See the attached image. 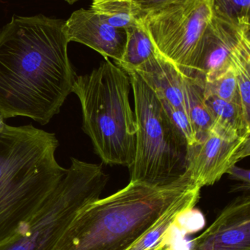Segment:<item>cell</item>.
<instances>
[{
	"mask_svg": "<svg viewBox=\"0 0 250 250\" xmlns=\"http://www.w3.org/2000/svg\"><path fill=\"white\" fill-rule=\"evenodd\" d=\"M66 21L13 16L0 31V114L46 125L60 112L76 76Z\"/></svg>",
	"mask_w": 250,
	"mask_h": 250,
	"instance_id": "1",
	"label": "cell"
},
{
	"mask_svg": "<svg viewBox=\"0 0 250 250\" xmlns=\"http://www.w3.org/2000/svg\"><path fill=\"white\" fill-rule=\"evenodd\" d=\"M195 187L187 172L163 186L130 181L81 210L52 250H128Z\"/></svg>",
	"mask_w": 250,
	"mask_h": 250,
	"instance_id": "2",
	"label": "cell"
},
{
	"mask_svg": "<svg viewBox=\"0 0 250 250\" xmlns=\"http://www.w3.org/2000/svg\"><path fill=\"white\" fill-rule=\"evenodd\" d=\"M55 134L32 125L0 132V242L33 214L67 173L56 160Z\"/></svg>",
	"mask_w": 250,
	"mask_h": 250,
	"instance_id": "3",
	"label": "cell"
},
{
	"mask_svg": "<svg viewBox=\"0 0 250 250\" xmlns=\"http://www.w3.org/2000/svg\"><path fill=\"white\" fill-rule=\"evenodd\" d=\"M127 73L109 59L89 74L76 77L72 92L80 102L82 129L103 163L130 167L136 125Z\"/></svg>",
	"mask_w": 250,
	"mask_h": 250,
	"instance_id": "4",
	"label": "cell"
},
{
	"mask_svg": "<svg viewBox=\"0 0 250 250\" xmlns=\"http://www.w3.org/2000/svg\"><path fill=\"white\" fill-rule=\"evenodd\" d=\"M126 73L133 90L136 125L135 158L129 168L130 181L157 186L177 182L187 169L186 140L142 78L135 71Z\"/></svg>",
	"mask_w": 250,
	"mask_h": 250,
	"instance_id": "5",
	"label": "cell"
},
{
	"mask_svg": "<svg viewBox=\"0 0 250 250\" xmlns=\"http://www.w3.org/2000/svg\"><path fill=\"white\" fill-rule=\"evenodd\" d=\"M109 180L101 165L72 158L55 190L0 242V250H52L78 213L101 198Z\"/></svg>",
	"mask_w": 250,
	"mask_h": 250,
	"instance_id": "6",
	"label": "cell"
},
{
	"mask_svg": "<svg viewBox=\"0 0 250 250\" xmlns=\"http://www.w3.org/2000/svg\"><path fill=\"white\" fill-rule=\"evenodd\" d=\"M213 16V0H182L147 13L143 24L157 52L183 76L196 78L203 38Z\"/></svg>",
	"mask_w": 250,
	"mask_h": 250,
	"instance_id": "7",
	"label": "cell"
},
{
	"mask_svg": "<svg viewBox=\"0 0 250 250\" xmlns=\"http://www.w3.org/2000/svg\"><path fill=\"white\" fill-rule=\"evenodd\" d=\"M250 154V137L213 124L195 146L189 148L186 172L199 188L211 186Z\"/></svg>",
	"mask_w": 250,
	"mask_h": 250,
	"instance_id": "8",
	"label": "cell"
},
{
	"mask_svg": "<svg viewBox=\"0 0 250 250\" xmlns=\"http://www.w3.org/2000/svg\"><path fill=\"white\" fill-rule=\"evenodd\" d=\"M250 56V25L231 21L214 13L203 38L196 78L215 79Z\"/></svg>",
	"mask_w": 250,
	"mask_h": 250,
	"instance_id": "9",
	"label": "cell"
},
{
	"mask_svg": "<svg viewBox=\"0 0 250 250\" xmlns=\"http://www.w3.org/2000/svg\"><path fill=\"white\" fill-rule=\"evenodd\" d=\"M189 250H250V197L229 204Z\"/></svg>",
	"mask_w": 250,
	"mask_h": 250,
	"instance_id": "10",
	"label": "cell"
},
{
	"mask_svg": "<svg viewBox=\"0 0 250 250\" xmlns=\"http://www.w3.org/2000/svg\"><path fill=\"white\" fill-rule=\"evenodd\" d=\"M69 42H77L90 47L115 64L121 60L126 42L124 31L109 24L91 9H79L66 21Z\"/></svg>",
	"mask_w": 250,
	"mask_h": 250,
	"instance_id": "11",
	"label": "cell"
},
{
	"mask_svg": "<svg viewBox=\"0 0 250 250\" xmlns=\"http://www.w3.org/2000/svg\"><path fill=\"white\" fill-rule=\"evenodd\" d=\"M132 71L136 72L142 78L160 101L187 114L183 95V74L158 53Z\"/></svg>",
	"mask_w": 250,
	"mask_h": 250,
	"instance_id": "12",
	"label": "cell"
},
{
	"mask_svg": "<svg viewBox=\"0 0 250 250\" xmlns=\"http://www.w3.org/2000/svg\"><path fill=\"white\" fill-rule=\"evenodd\" d=\"M201 188L195 187L173 204L128 250H149L165 242L178 220L193 209L200 198Z\"/></svg>",
	"mask_w": 250,
	"mask_h": 250,
	"instance_id": "13",
	"label": "cell"
},
{
	"mask_svg": "<svg viewBox=\"0 0 250 250\" xmlns=\"http://www.w3.org/2000/svg\"><path fill=\"white\" fill-rule=\"evenodd\" d=\"M91 9L123 31L139 24L146 15L137 0H93Z\"/></svg>",
	"mask_w": 250,
	"mask_h": 250,
	"instance_id": "14",
	"label": "cell"
},
{
	"mask_svg": "<svg viewBox=\"0 0 250 250\" xmlns=\"http://www.w3.org/2000/svg\"><path fill=\"white\" fill-rule=\"evenodd\" d=\"M183 81L186 111L199 142L213 125V120L204 96V82L198 78L183 75Z\"/></svg>",
	"mask_w": 250,
	"mask_h": 250,
	"instance_id": "15",
	"label": "cell"
},
{
	"mask_svg": "<svg viewBox=\"0 0 250 250\" xmlns=\"http://www.w3.org/2000/svg\"><path fill=\"white\" fill-rule=\"evenodd\" d=\"M126 42L121 60L117 63L125 72L132 71L157 54L155 47L148 36L143 20L139 24L124 31Z\"/></svg>",
	"mask_w": 250,
	"mask_h": 250,
	"instance_id": "16",
	"label": "cell"
},
{
	"mask_svg": "<svg viewBox=\"0 0 250 250\" xmlns=\"http://www.w3.org/2000/svg\"><path fill=\"white\" fill-rule=\"evenodd\" d=\"M213 124L219 125L239 136L250 137V120L240 104L227 102L214 95H204Z\"/></svg>",
	"mask_w": 250,
	"mask_h": 250,
	"instance_id": "17",
	"label": "cell"
},
{
	"mask_svg": "<svg viewBox=\"0 0 250 250\" xmlns=\"http://www.w3.org/2000/svg\"><path fill=\"white\" fill-rule=\"evenodd\" d=\"M204 95H214L227 102L241 104L234 68L228 69L215 79L204 82Z\"/></svg>",
	"mask_w": 250,
	"mask_h": 250,
	"instance_id": "18",
	"label": "cell"
},
{
	"mask_svg": "<svg viewBox=\"0 0 250 250\" xmlns=\"http://www.w3.org/2000/svg\"><path fill=\"white\" fill-rule=\"evenodd\" d=\"M214 13L231 21L250 25V0H213Z\"/></svg>",
	"mask_w": 250,
	"mask_h": 250,
	"instance_id": "19",
	"label": "cell"
},
{
	"mask_svg": "<svg viewBox=\"0 0 250 250\" xmlns=\"http://www.w3.org/2000/svg\"><path fill=\"white\" fill-rule=\"evenodd\" d=\"M234 70L241 104L245 116L250 120V56L238 62Z\"/></svg>",
	"mask_w": 250,
	"mask_h": 250,
	"instance_id": "20",
	"label": "cell"
},
{
	"mask_svg": "<svg viewBox=\"0 0 250 250\" xmlns=\"http://www.w3.org/2000/svg\"><path fill=\"white\" fill-rule=\"evenodd\" d=\"M145 14L157 11L182 0H137Z\"/></svg>",
	"mask_w": 250,
	"mask_h": 250,
	"instance_id": "21",
	"label": "cell"
},
{
	"mask_svg": "<svg viewBox=\"0 0 250 250\" xmlns=\"http://www.w3.org/2000/svg\"><path fill=\"white\" fill-rule=\"evenodd\" d=\"M227 173L230 176V179L233 180L239 181L242 183L250 185V170L241 168L234 166L227 171Z\"/></svg>",
	"mask_w": 250,
	"mask_h": 250,
	"instance_id": "22",
	"label": "cell"
},
{
	"mask_svg": "<svg viewBox=\"0 0 250 250\" xmlns=\"http://www.w3.org/2000/svg\"><path fill=\"white\" fill-rule=\"evenodd\" d=\"M4 118L2 117L1 114H0V132H1V129L4 128V125H5V123L4 122Z\"/></svg>",
	"mask_w": 250,
	"mask_h": 250,
	"instance_id": "23",
	"label": "cell"
},
{
	"mask_svg": "<svg viewBox=\"0 0 250 250\" xmlns=\"http://www.w3.org/2000/svg\"><path fill=\"white\" fill-rule=\"evenodd\" d=\"M64 1H67L68 4H72L73 3L76 2V1H80V0H64Z\"/></svg>",
	"mask_w": 250,
	"mask_h": 250,
	"instance_id": "24",
	"label": "cell"
},
{
	"mask_svg": "<svg viewBox=\"0 0 250 250\" xmlns=\"http://www.w3.org/2000/svg\"><path fill=\"white\" fill-rule=\"evenodd\" d=\"M149 250H161V247H157V248H153V249Z\"/></svg>",
	"mask_w": 250,
	"mask_h": 250,
	"instance_id": "25",
	"label": "cell"
},
{
	"mask_svg": "<svg viewBox=\"0 0 250 250\" xmlns=\"http://www.w3.org/2000/svg\"><path fill=\"white\" fill-rule=\"evenodd\" d=\"M169 250V248H167V250Z\"/></svg>",
	"mask_w": 250,
	"mask_h": 250,
	"instance_id": "26",
	"label": "cell"
}]
</instances>
